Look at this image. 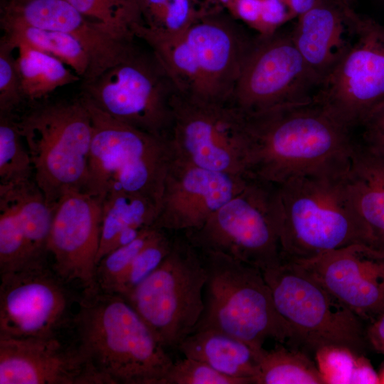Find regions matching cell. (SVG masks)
<instances>
[{
    "label": "cell",
    "instance_id": "1",
    "mask_svg": "<svg viewBox=\"0 0 384 384\" xmlns=\"http://www.w3.org/2000/svg\"><path fill=\"white\" fill-rule=\"evenodd\" d=\"M248 174L278 184L311 175L345 174L357 141L314 97L245 113Z\"/></svg>",
    "mask_w": 384,
    "mask_h": 384
},
{
    "label": "cell",
    "instance_id": "2",
    "mask_svg": "<svg viewBox=\"0 0 384 384\" xmlns=\"http://www.w3.org/2000/svg\"><path fill=\"white\" fill-rule=\"evenodd\" d=\"M73 324L77 345L105 384H166L174 361L122 295L82 292Z\"/></svg>",
    "mask_w": 384,
    "mask_h": 384
},
{
    "label": "cell",
    "instance_id": "3",
    "mask_svg": "<svg viewBox=\"0 0 384 384\" xmlns=\"http://www.w3.org/2000/svg\"><path fill=\"white\" fill-rule=\"evenodd\" d=\"M346 174L301 176L274 184L282 260H307L352 244L368 245Z\"/></svg>",
    "mask_w": 384,
    "mask_h": 384
},
{
    "label": "cell",
    "instance_id": "4",
    "mask_svg": "<svg viewBox=\"0 0 384 384\" xmlns=\"http://www.w3.org/2000/svg\"><path fill=\"white\" fill-rule=\"evenodd\" d=\"M92 137L85 192L101 200L110 191L144 196L160 206L172 151L162 139L109 115L81 95Z\"/></svg>",
    "mask_w": 384,
    "mask_h": 384
},
{
    "label": "cell",
    "instance_id": "5",
    "mask_svg": "<svg viewBox=\"0 0 384 384\" xmlns=\"http://www.w3.org/2000/svg\"><path fill=\"white\" fill-rule=\"evenodd\" d=\"M33 180L53 207L65 193L85 191L92 137L90 112L79 97L41 104L18 119Z\"/></svg>",
    "mask_w": 384,
    "mask_h": 384
},
{
    "label": "cell",
    "instance_id": "6",
    "mask_svg": "<svg viewBox=\"0 0 384 384\" xmlns=\"http://www.w3.org/2000/svg\"><path fill=\"white\" fill-rule=\"evenodd\" d=\"M292 347L306 353L341 346L364 354L366 326L299 264L282 260L262 271Z\"/></svg>",
    "mask_w": 384,
    "mask_h": 384
},
{
    "label": "cell",
    "instance_id": "7",
    "mask_svg": "<svg viewBox=\"0 0 384 384\" xmlns=\"http://www.w3.org/2000/svg\"><path fill=\"white\" fill-rule=\"evenodd\" d=\"M199 252L207 281L204 311L195 331L218 330L257 349L267 339L289 341L261 270L220 252Z\"/></svg>",
    "mask_w": 384,
    "mask_h": 384
},
{
    "label": "cell",
    "instance_id": "8",
    "mask_svg": "<svg viewBox=\"0 0 384 384\" xmlns=\"http://www.w3.org/2000/svg\"><path fill=\"white\" fill-rule=\"evenodd\" d=\"M207 272L187 239L174 236L161 265L124 297L167 349H178L204 311Z\"/></svg>",
    "mask_w": 384,
    "mask_h": 384
},
{
    "label": "cell",
    "instance_id": "9",
    "mask_svg": "<svg viewBox=\"0 0 384 384\" xmlns=\"http://www.w3.org/2000/svg\"><path fill=\"white\" fill-rule=\"evenodd\" d=\"M179 92L159 60L138 45L125 59L82 82V95L112 117L169 139Z\"/></svg>",
    "mask_w": 384,
    "mask_h": 384
},
{
    "label": "cell",
    "instance_id": "10",
    "mask_svg": "<svg viewBox=\"0 0 384 384\" xmlns=\"http://www.w3.org/2000/svg\"><path fill=\"white\" fill-rule=\"evenodd\" d=\"M183 236L199 251L220 252L262 271L278 265L282 256L274 184L250 177L201 227Z\"/></svg>",
    "mask_w": 384,
    "mask_h": 384
},
{
    "label": "cell",
    "instance_id": "11",
    "mask_svg": "<svg viewBox=\"0 0 384 384\" xmlns=\"http://www.w3.org/2000/svg\"><path fill=\"white\" fill-rule=\"evenodd\" d=\"M169 141L173 154L189 164L250 176L245 114L230 102H204L178 92L173 100Z\"/></svg>",
    "mask_w": 384,
    "mask_h": 384
},
{
    "label": "cell",
    "instance_id": "12",
    "mask_svg": "<svg viewBox=\"0 0 384 384\" xmlns=\"http://www.w3.org/2000/svg\"><path fill=\"white\" fill-rule=\"evenodd\" d=\"M319 87L291 33L277 31L252 41L230 102L252 113L311 100Z\"/></svg>",
    "mask_w": 384,
    "mask_h": 384
},
{
    "label": "cell",
    "instance_id": "13",
    "mask_svg": "<svg viewBox=\"0 0 384 384\" xmlns=\"http://www.w3.org/2000/svg\"><path fill=\"white\" fill-rule=\"evenodd\" d=\"M351 46L314 98L351 129L384 102V25L355 14Z\"/></svg>",
    "mask_w": 384,
    "mask_h": 384
},
{
    "label": "cell",
    "instance_id": "14",
    "mask_svg": "<svg viewBox=\"0 0 384 384\" xmlns=\"http://www.w3.org/2000/svg\"><path fill=\"white\" fill-rule=\"evenodd\" d=\"M0 276V337L57 336L68 319L70 297L47 262Z\"/></svg>",
    "mask_w": 384,
    "mask_h": 384
},
{
    "label": "cell",
    "instance_id": "15",
    "mask_svg": "<svg viewBox=\"0 0 384 384\" xmlns=\"http://www.w3.org/2000/svg\"><path fill=\"white\" fill-rule=\"evenodd\" d=\"M102 226V200L83 191L65 193L53 206L48 242L53 269L82 292L97 289L96 270Z\"/></svg>",
    "mask_w": 384,
    "mask_h": 384
},
{
    "label": "cell",
    "instance_id": "16",
    "mask_svg": "<svg viewBox=\"0 0 384 384\" xmlns=\"http://www.w3.org/2000/svg\"><path fill=\"white\" fill-rule=\"evenodd\" d=\"M250 177L201 168L172 153L154 227L174 233L199 228L239 193Z\"/></svg>",
    "mask_w": 384,
    "mask_h": 384
},
{
    "label": "cell",
    "instance_id": "17",
    "mask_svg": "<svg viewBox=\"0 0 384 384\" xmlns=\"http://www.w3.org/2000/svg\"><path fill=\"white\" fill-rule=\"evenodd\" d=\"M1 18L56 31L74 38L90 59L89 82L117 65L137 45L133 33H124L91 20L66 0H6Z\"/></svg>",
    "mask_w": 384,
    "mask_h": 384
},
{
    "label": "cell",
    "instance_id": "18",
    "mask_svg": "<svg viewBox=\"0 0 384 384\" xmlns=\"http://www.w3.org/2000/svg\"><path fill=\"white\" fill-rule=\"evenodd\" d=\"M185 35L197 73L196 91L191 98L229 102L252 41L223 9L202 14Z\"/></svg>",
    "mask_w": 384,
    "mask_h": 384
},
{
    "label": "cell",
    "instance_id": "19",
    "mask_svg": "<svg viewBox=\"0 0 384 384\" xmlns=\"http://www.w3.org/2000/svg\"><path fill=\"white\" fill-rule=\"evenodd\" d=\"M294 262L311 272L364 323L372 322L383 309V250L355 243Z\"/></svg>",
    "mask_w": 384,
    "mask_h": 384
},
{
    "label": "cell",
    "instance_id": "20",
    "mask_svg": "<svg viewBox=\"0 0 384 384\" xmlns=\"http://www.w3.org/2000/svg\"><path fill=\"white\" fill-rule=\"evenodd\" d=\"M0 384H105L78 346L0 337Z\"/></svg>",
    "mask_w": 384,
    "mask_h": 384
},
{
    "label": "cell",
    "instance_id": "21",
    "mask_svg": "<svg viewBox=\"0 0 384 384\" xmlns=\"http://www.w3.org/2000/svg\"><path fill=\"white\" fill-rule=\"evenodd\" d=\"M355 14L351 7L334 0H322L298 17L291 36L320 85L352 44Z\"/></svg>",
    "mask_w": 384,
    "mask_h": 384
},
{
    "label": "cell",
    "instance_id": "22",
    "mask_svg": "<svg viewBox=\"0 0 384 384\" xmlns=\"http://www.w3.org/2000/svg\"><path fill=\"white\" fill-rule=\"evenodd\" d=\"M346 181L368 245L384 250V154L357 141Z\"/></svg>",
    "mask_w": 384,
    "mask_h": 384
},
{
    "label": "cell",
    "instance_id": "23",
    "mask_svg": "<svg viewBox=\"0 0 384 384\" xmlns=\"http://www.w3.org/2000/svg\"><path fill=\"white\" fill-rule=\"evenodd\" d=\"M262 349L209 329L194 331L178 348L184 357L206 363L224 375L245 379L250 384H255Z\"/></svg>",
    "mask_w": 384,
    "mask_h": 384
},
{
    "label": "cell",
    "instance_id": "24",
    "mask_svg": "<svg viewBox=\"0 0 384 384\" xmlns=\"http://www.w3.org/2000/svg\"><path fill=\"white\" fill-rule=\"evenodd\" d=\"M158 213V206L149 198L123 191H108L102 200L101 236L97 265L113 250L117 238L123 231L131 228L154 226Z\"/></svg>",
    "mask_w": 384,
    "mask_h": 384
},
{
    "label": "cell",
    "instance_id": "25",
    "mask_svg": "<svg viewBox=\"0 0 384 384\" xmlns=\"http://www.w3.org/2000/svg\"><path fill=\"white\" fill-rule=\"evenodd\" d=\"M3 37L15 48L24 44L62 61L83 81L90 71V59L82 46L72 36L13 20L0 18Z\"/></svg>",
    "mask_w": 384,
    "mask_h": 384
},
{
    "label": "cell",
    "instance_id": "26",
    "mask_svg": "<svg viewBox=\"0 0 384 384\" xmlns=\"http://www.w3.org/2000/svg\"><path fill=\"white\" fill-rule=\"evenodd\" d=\"M16 58L23 97L37 102L59 87L81 78L60 60L24 44H18Z\"/></svg>",
    "mask_w": 384,
    "mask_h": 384
},
{
    "label": "cell",
    "instance_id": "27",
    "mask_svg": "<svg viewBox=\"0 0 384 384\" xmlns=\"http://www.w3.org/2000/svg\"><path fill=\"white\" fill-rule=\"evenodd\" d=\"M324 384L314 358L305 351L277 342L262 349L255 384Z\"/></svg>",
    "mask_w": 384,
    "mask_h": 384
},
{
    "label": "cell",
    "instance_id": "28",
    "mask_svg": "<svg viewBox=\"0 0 384 384\" xmlns=\"http://www.w3.org/2000/svg\"><path fill=\"white\" fill-rule=\"evenodd\" d=\"M313 357L324 384L380 383L369 360L349 348L324 346Z\"/></svg>",
    "mask_w": 384,
    "mask_h": 384
},
{
    "label": "cell",
    "instance_id": "29",
    "mask_svg": "<svg viewBox=\"0 0 384 384\" xmlns=\"http://www.w3.org/2000/svg\"><path fill=\"white\" fill-rule=\"evenodd\" d=\"M33 264L14 192L0 185V273Z\"/></svg>",
    "mask_w": 384,
    "mask_h": 384
},
{
    "label": "cell",
    "instance_id": "30",
    "mask_svg": "<svg viewBox=\"0 0 384 384\" xmlns=\"http://www.w3.org/2000/svg\"><path fill=\"white\" fill-rule=\"evenodd\" d=\"M33 179V169L14 114H0V185Z\"/></svg>",
    "mask_w": 384,
    "mask_h": 384
},
{
    "label": "cell",
    "instance_id": "31",
    "mask_svg": "<svg viewBox=\"0 0 384 384\" xmlns=\"http://www.w3.org/2000/svg\"><path fill=\"white\" fill-rule=\"evenodd\" d=\"M159 230L154 226L149 228L132 242L105 255L97 265V289L105 293H114L136 256L154 238Z\"/></svg>",
    "mask_w": 384,
    "mask_h": 384
},
{
    "label": "cell",
    "instance_id": "32",
    "mask_svg": "<svg viewBox=\"0 0 384 384\" xmlns=\"http://www.w3.org/2000/svg\"><path fill=\"white\" fill-rule=\"evenodd\" d=\"M88 18L112 29L132 33L133 23L142 21L136 0H66Z\"/></svg>",
    "mask_w": 384,
    "mask_h": 384
},
{
    "label": "cell",
    "instance_id": "33",
    "mask_svg": "<svg viewBox=\"0 0 384 384\" xmlns=\"http://www.w3.org/2000/svg\"><path fill=\"white\" fill-rule=\"evenodd\" d=\"M168 233L159 230L154 238L136 256L114 294L125 297L161 265L173 245L174 237H170Z\"/></svg>",
    "mask_w": 384,
    "mask_h": 384
},
{
    "label": "cell",
    "instance_id": "34",
    "mask_svg": "<svg viewBox=\"0 0 384 384\" xmlns=\"http://www.w3.org/2000/svg\"><path fill=\"white\" fill-rule=\"evenodd\" d=\"M16 48L3 36L0 41V114H14L25 101L16 58Z\"/></svg>",
    "mask_w": 384,
    "mask_h": 384
},
{
    "label": "cell",
    "instance_id": "35",
    "mask_svg": "<svg viewBox=\"0 0 384 384\" xmlns=\"http://www.w3.org/2000/svg\"><path fill=\"white\" fill-rule=\"evenodd\" d=\"M166 384H250L241 378L224 375L202 361L184 357L174 362Z\"/></svg>",
    "mask_w": 384,
    "mask_h": 384
},
{
    "label": "cell",
    "instance_id": "36",
    "mask_svg": "<svg viewBox=\"0 0 384 384\" xmlns=\"http://www.w3.org/2000/svg\"><path fill=\"white\" fill-rule=\"evenodd\" d=\"M292 20L289 10L282 0H263L262 13L256 31L259 36H267L278 31L279 28Z\"/></svg>",
    "mask_w": 384,
    "mask_h": 384
},
{
    "label": "cell",
    "instance_id": "37",
    "mask_svg": "<svg viewBox=\"0 0 384 384\" xmlns=\"http://www.w3.org/2000/svg\"><path fill=\"white\" fill-rule=\"evenodd\" d=\"M360 127L363 129L361 142L384 154V102L371 112Z\"/></svg>",
    "mask_w": 384,
    "mask_h": 384
},
{
    "label": "cell",
    "instance_id": "38",
    "mask_svg": "<svg viewBox=\"0 0 384 384\" xmlns=\"http://www.w3.org/2000/svg\"><path fill=\"white\" fill-rule=\"evenodd\" d=\"M263 0H229L226 9L235 18L257 29L262 13Z\"/></svg>",
    "mask_w": 384,
    "mask_h": 384
},
{
    "label": "cell",
    "instance_id": "39",
    "mask_svg": "<svg viewBox=\"0 0 384 384\" xmlns=\"http://www.w3.org/2000/svg\"><path fill=\"white\" fill-rule=\"evenodd\" d=\"M366 336L368 346L384 355V307L377 317L366 326Z\"/></svg>",
    "mask_w": 384,
    "mask_h": 384
},
{
    "label": "cell",
    "instance_id": "40",
    "mask_svg": "<svg viewBox=\"0 0 384 384\" xmlns=\"http://www.w3.org/2000/svg\"><path fill=\"white\" fill-rule=\"evenodd\" d=\"M321 1L322 0H283L289 10L291 19L294 17H299L309 11Z\"/></svg>",
    "mask_w": 384,
    "mask_h": 384
},
{
    "label": "cell",
    "instance_id": "41",
    "mask_svg": "<svg viewBox=\"0 0 384 384\" xmlns=\"http://www.w3.org/2000/svg\"><path fill=\"white\" fill-rule=\"evenodd\" d=\"M334 1H335L336 2L338 3L339 4L342 6L351 7V4L353 0H334Z\"/></svg>",
    "mask_w": 384,
    "mask_h": 384
},
{
    "label": "cell",
    "instance_id": "42",
    "mask_svg": "<svg viewBox=\"0 0 384 384\" xmlns=\"http://www.w3.org/2000/svg\"><path fill=\"white\" fill-rule=\"evenodd\" d=\"M379 376V383L381 384H384V365L380 372L378 373Z\"/></svg>",
    "mask_w": 384,
    "mask_h": 384
},
{
    "label": "cell",
    "instance_id": "43",
    "mask_svg": "<svg viewBox=\"0 0 384 384\" xmlns=\"http://www.w3.org/2000/svg\"><path fill=\"white\" fill-rule=\"evenodd\" d=\"M196 1H197V0H193V1L194 2V4L196 3Z\"/></svg>",
    "mask_w": 384,
    "mask_h": 384
},
{
    "label": "cell",
    "instance_id": "44",
    "mask_svg": "<svg viewBox=\"0 0 384 384\" xmlns=\"http://www.w3.org/2000/svg\"><path fill=\"white\" fill-rule=\"evenodd\" d=\"M283 1V0H282Z\"/></svg>",
    "mask_w": 384,
    "mask_h": 384
}]
</instances>
